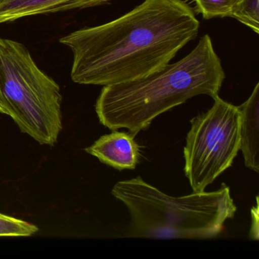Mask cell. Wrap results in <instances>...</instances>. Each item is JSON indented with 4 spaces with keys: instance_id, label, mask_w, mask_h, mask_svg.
Segmentation results:
<instances>
[{
    "instance_id": "6da1fadb",
    "label": "cell",
    "mask_w": 259,
    "mask_h": 259,
    "mask_svg": "<svg viewBox=\"0 0 259 259\" xmlns=\"http://www.w3.org/2000/svg\"><path fill=\"white\" fill-rule=\"evenodd\" d=\"M199 25L183 0H145L118 19L60 41L72 52L74 82L107 86L160 70L197 37Z\"/></svg>"
},
{
    "instance_id": "7a4b0ae2",
    "label": "cell",
    "mask_w": 259,
    "mask_h": 259,
    "mask_svg": "<svg viewBox=\"0 0 259 259\" xmlns=\"http://www.w3.org/2000/svg\"><path fill=\"white\" fill-rule=\"evenodd\" d=\"M225 73L208 34L180 61L139 79L104 86L95 110L100 122L114 131L137 135L162 113L188 100L218 96Z\"/></svg>"
},
{
    "instance_id": "3957f363",
    "label": "cell",
    "mask_w": 259,
    "mask_h": 259,
    "mask_svg": "<svg viewBox=\"0 0 259 259\" xmlns=\"http://www.w3.org/2000/svg\"><path fill=\"white\" fill-rule=\"evenodd\" d=\"M112 195L128 209L135 237L212 239L237 210L225 183L213 192L172 197L137 177L118 182Z\"/></svg>"
},
{
    "instance_id": "277c9868",
    "label": "cell",
    "mask_w": 259,
    "mask_h": 259,
    "mask_svg": "<svg viewBox=\"0 0 259 259\" xmlns=\"http://www.w3.org/2000/svg\"><path fill=\"white\" fill-rule=\"evenodd\" d=\"M57 83L36 64L22 44L0 37V113L40 145L57 142L62 125Z\"/></svg>"
},
{
    "instance_id": "5b68a950",
    "label": "cell",
    "mask_w": 259,
    "mask_h": 259,
    "mask_svg": "<svg viewBox=\"0 0 259 259\" xmlns=\"http://www.w3.org/2000/svg\"><path fill=\"white\" fill-rule=\"evenodd\" d=\"M191 119L184 147L185 175L193 192H204L230 168L240 150V112L220 98Z\"/></svg>"
},
{
    "instance_id": "8992f818",
    "label": "cell",
    "mask_w": 259,
    "mask_h": 259,
    "mask_svg": "<svg viewBox=\"0 0 259 259\" xmlns=\"http://www.w3.org/2000/svg\"><path fill=\"white\" fill-rule=\"evenodd\" d=\"M136 135L114 130L101 136L92 146L85 148L89 154L118 170L134 169L140 159V148L135 141Z\"/></svg>"
},
{
    "instance_id": "52a82bcc",
    "label": "cell",
    "mask_w": 259,
    "mask_h": 259,
    "mask_svg": "<svg viewBox=\"0 0 259 259\" xmlns=\"http://www.w3.org/2000/svg\"><path fill=\"white\" fill-rule=\"evenodd\" d=\"M109 2L110 0H0V24L28 16L90 8Z\"/></svg>"
},
{
    "instance_id": "ba28073f",
    "label": "cell",
    "mask_w": 259,
    "mask_h": 259,
    "mask_svg": "<svg viewBox=\"0 0 259 259\" xmlns=\"http://www.w3.org/2000/svg\"><path fill=\"white\" fill-rule=\"evenodd\" d=\"M240 112V150L248 169L259 172V84L246 101L238 107Z\"/></svg>"
},
{
    "instance_id": "9c48e42d",
    "label": "cell",
    "mask_w": 259,
    "mask_h": 259,
    "mask_svg": "<svg viewBox=\"0 0 259 259\" xmlns=\"http://www.w3.org/2000/svg\"><path fill=\"white\" fill-rule=\"evenodd\" d=\"M230 17L234 18L258 34L259 0H237L233 6Z\"/></svg>"
},
{
    "instance_id": "30bf717a",
    "label": "cell",
    "mask_w": 259,
    "mask_h": 259,
    "mask_svg": "<svg viewBox=\"0 0 259 259\" xmlns=\"http://www.w3.org/2000/svg\"><path fill=\"white\" fill-rule=\"evenodd\" d=\"M237 0H195V12L206 20L213 18L230 17Z\"/></svg>"
},
{
    "instance_id": "8fae6325",
    "label": "cell",
    "mask_w": 259,
    "mask_h": 259,
    "mask_svg": "<svg viewBox=\"0 0 259 259\" xmlns=\"http://www.w3.org/2000/svg\"><path fill=\"white\" fill-rule=\"evenodd\" d=\"M38 230L34 224L0 213V236H31Z\"/></svg>"
}]
</instances>
